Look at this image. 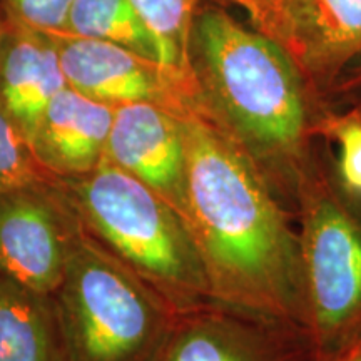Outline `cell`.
<instances>
[{"mask_svg":"<svg viewBox=\"0 0 361 361\" xmlns=\"http://www.w3.org/2000/svg\"><path fill=\"white\" fill-rule=\"evenodd\" d=\"M186 219L213 300L305 329L295 214L245 152L197 109L183 116Z\"/></svg>","mask_w":361,"mask_h":361,"instance_id":"obj_1","label":"cell"},{"mask_svg":"<svg viewBox=\"0 0 361 361\" xmlns=\"http://www.w3.org/2000/svg\"><path fill=\"white\" fill-rule=\"evenodd\" d=\"M188 72L197 111L250 157L295 214L301 176L324 141L319 129L331 104L283 47L218 4L194 19Z\"/></svg>","mask_w":361,"mask_h":361,"instance_id":"obj_2","label":"cell"},{"mask_svg":"<svg viewBox=\"0 0 361 361\" xmlns=\"http://www.w3.org/2000/svg\"><path fill=\"white\" fill-rule=\"evenodd\" d=\"M56 180L85 233L176 313L214 301L191 226L154 189L107 159L87 174Z\"/></svg>","mask_w":361,"mask_h":361,"instance_id":"obj_3","label":"cell"},{"mask_svg":"<svg viewBox=\"0 0 361 361\" xmlns=\"http://www.w3.org/2000/svg\"><path fill=\"white\" fill-rule=\"evenodd\" d=\"M295 219L305 331L328 356L361 333V201L340 186L324 141L301 176Z\"/></svg>","mask_w":361,"mask_h":361,"instance_id":"obj_4","label":"cell"},{"mask_svg":"<svg viewBox=\"0 0 361 361\" xmlns=\"http://www.w3.org/2000/svg\"><path fill=\"white\" fill-rule=\"evenodd\" d=\"M54 300L67 361H154L178 314L85 229Z\"/></svg>","mask_w":361,"mask_h":361,"instance_id":"obj_5","label":"cell"},{"mask_svg":"<svg viewBox=\"0 0 361 361\" xmlns=\"http://www.w3.org/2000/svg\"><path fill=\"white\" fill-rule=\"evenodd\" d=\"M228 7L283 47L326 102L361 61V0H228Z\"/></svg>","mask_w":361,"mask_h":361,"instance_id":"obj_6","label":"cell"},{"mask_svg":"<svg viewBox=\"0 0 361 361\" xmlns=\"http://www.w3.org/2000/svg\"><path fill=\"white\" fill-rule=\"evenodd\" d=\"M84 228L56 179L0 197V278L54 295Z\"/></svg>","mask_w":361,"mask_h":361,"instance_id":"obj_7","label":"cell"},{"mask_svg":"<svg viewBox=\"0 0 361 361\" xmlns=\"http://www.w3.org/2000/svg\"><path fill=\"white\" fill-rule=\"evenodd\" d=\"M67 85L111 107L149 102L184 116L197 109L189 74L112 42L54 35Z\"/></svg>","mask_w":361,"mask_h":361,"instance_id":"obj_8","label":"cell"},{"mask_svg":"<svg viewBox=\"0 0 361 361\" xmlns=\"http://www.w3.org/2000/svg\"><path fill=\"white\" fill-rule=\"evenodd\" d=\"M303 328L211 301L174 318L154 361H314Z\"/></svg>","mask_w":361,"mask_h":361,"instance_id":"obj_9","label":"cell"},{"mask_svg":"<svg viewBox=\"0 0 361 361\" xmlns=\"http://www.w3.org/2000/svg\"><path fill=\"white\" fill-rule=\"evenodd\" d=\"M104 159L154 189L186 218L188 146L178 112L149 102L116 107Z\"/></svg>","mask_w":361,"mask_h":361,"instance_id":"obj_10","label":"cell"},{"mask_svg":"<svg viewBox=\"0 0 361 361\" xmlns=\"http://www.w3.org/2000/svg\"><path fill=\"white\" fill-rule=\"evenodd\" d=\"M114 107L85 97L67 85L49 102L29 146L54 179L87 174L104 161Z\"/></svg>","mask_w":361,"mask_h":361,"instance_id":"obj_11","label":"cell"},{"mask_svg":"<svg viewBox=\"0 0 361 361\" xmlns=\"http://www.w3.org/2000/svg\"><path fill=\"white\" fill-rule=\"evenodd\" d=\"M66 87L56 37L6 22L0 34V109L27 142L49 102Z\"/></svg>","mask_w":361,"mask_h":361,"instance_id":"obj_12","label":"cell"},{"mask_svg":"<svg viewBox=\"0 0 361 361\" xmlns=\"http://www.w3.org/2000/svg\"><path fill=\"white\" fill-rule=\"evenodd\" d=\"M0 361H67L54 295L0 278Z\"/></svg>","mask_w":361,"mask_h":361,"instance_id":"obj_13","label":"cell"},{"mask_svg":"<svg viewBox=\"0 0 361 361\" xmlns=\"http://www.w3.org/2000/svg\"><path fill=\"white\" fill-rule=\"evenodd\" d=\"M64 34L123 45L161 64L176 67L164 44L152 32L133 0H74Z\"/></svg>","mask_w":361,"mask_h":361,"instance_id":"obj_14","label":"cell"},{"mask_svg":"<svg viewBox=\"0 0 361 361\" xmlns=\"http://www.w3.org/2000/svg\"><path fill=\"white\" fill-rule=\"evenodd\" d=\"M319 133L331 151L333 171L340 186L361 201V99L333 106Z\"/></svg>","mask_w":361,"mask_h":361,"instance_id":"obj_15","label":"cell"},{"mask_svg":"<svg viewBox=\"0 0 361 361\" xmlns=\"http://www.w3.org/2000/svg\"><path fill=\"white\" fill-rule=\"evenodd\" d=\"M133 2L152 32L164 44L173 64L184 72H188L189 37L197 12L207 4L228 7V0H133Z\"/></svg>","mask_w":361,"mask_h":361,"instance_id":"obj_16","label":"cell"},{"mask_svg":"<svg viewBox=\"0 0 361 361\" xmlns=\"http://www.w3.org/2000/svg\"><path fill=\"white\" fill-rule=\"evenodd\" d=\"M45 179L54 178L40 168L29 142L0 109V197Z\"/></svg>","mask_w":361,"mask_h":361,"instance_id":"obj_17","label":"cell"},{"mask_svg":"<svg viewBox=\"0 0 361 361\" xmlns=\"http://www.w3.org/2000/svg\"><path fill=\"white\" fill-rule=\"evenodd\" d=\"M72 4L74 0H0L6 22L51 35L66 32Z\"/></svg>","mask_w":361,"mask_h":361,"instance_id":"obj_18","label":"cell"},{"mask_svg":"<svg viewBox=\"0 0 361 361\" xmlns=\"http://www.w3.org/2000/svg\"><path fill=\"white\" fill-rule=\"evenodd\" d=\"M356 99H361V61L338 80L329 94L328 102L331 106H343Z\"/></svg>","mask_w":361,"mask_h":361,"instance_id":"obj_19","label":"cell"},{"mask_svg":"<svg viewBox=\"0 0 361 361\" xmlns=\"http://www.w3.org/2000/svg\"><path fill=\"white\" fill-rule=\"evenodd\" d=\"M314 361H361V333L345 348L328 356H314Z\"/></svg>","mask_w":361,"mask_h":361,"instance_id":"obj_20","label":"cell"},{"mask_svg":"<svg viewBox=\"0 0 361 361\" xmlns=\"http://www.w3.org/2000/svg\"><path fill=\"white\" fill-rule=\"evenodd\" d=\"M4 25H6V17H4L2 7H0V34H2V30H4Z\"/></svg>","mask_w":361,"mask_h":361,"instance_id":"obj_21","label":"cell"}]
</instances>
